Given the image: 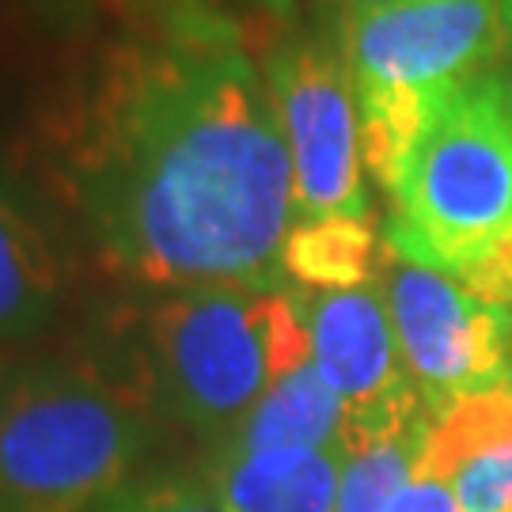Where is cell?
Returning <instances> with one entry per match:
<instances>
[{"instance_id":"cell-1","label":"cell","mask_w":512,"mask_h":512,"mask_svg":"<svg viewBox=\"0 0 512 512\" xmlns=\"http://www.w3.org/2000/svg\"><path fill=\"white\" fill-rule=\"evenodd\" d=\"M69 183L99 255L141 285L281 281L289 145L236 23L202 0H156L107 54Z\"/></svg>"},{"instance_id":"cell-2","label":"cell","mask_w":512,"mask_h":512,"mask_svg":"<svg viewBox=\"0 0 512 512\" xmlns=\"http://www.w3.org/2000/svg\"><path fill=\"white\" fill-rule=\"evenodd\" d=\"M141 403L92 361H35L0 384V512H95L141 475Z\"/></svg>"},{"instance_id":"cell-3","label":"cell","mask_w":512,"mask_h":512,"mask_svg":"<svg viewBox=\"0 0 512 512\" xmlns=\"http://www.w3.org/2000/svg\"><path fill=\"white\" fill-rule=\"evenodd\" d=\"M148 376L171 418L224 440L247 410L311 361L308 296L277 285L171 289L145 323Z\"/></svg>"},{"instance_id":"cell-4","label":"cell","mask_w":512,"mask_h":512,"mask_svg":"<svg viewBox=\"0 0 512 512\" xmlns=\"http://www.w3.org/2000/svg\"><path fill=\"white\" fill-rule=\"evenodd\" d=\"M387 247L456 277L512 228V99L505 69L440 99L391 190Z\"/></svg>"},{"instance_id":"cell-5","label":"cell","mask_w":512,"mask_h":512,"mask_svg":"<svg viewBox=\"0 0 512 512\" xmlns=\"http://www.w3.org/2000/svg\"><path fill=\"white\" fill-rule=\"evenodd\" d=\"M501 0H384L342 12V61L357 95H448L505 69Z\"/></svg>"},{"instance_id":"cell-6","label":"cell","mask_w":512,"mask_h":512,"mask_svg":"<svg viewBox=\"0 0 512 512\" xmlns=\"http://www.w3.org/2000/svg\"><path fill=\"white\" fill-rule=\"evenodd\" d=\"M387 315L414 387L440 414L467 395L512 384V315L467 293L456 277L384 247Z\"/></svg>"},{"instance_id":"cell-7","label":"cell","mask_w":512,"mask_h":512,"mask_svg":"<svg viewBox=\"0 0 512 512\" xmlns=\"http://www.w3.org/2000/svg\"><path fill=\"white\" fill-rule=\"evenodd\" d=\"M266 88L293 160L296 220L372 217L361 103L346 61L319 42L289 38L266 57Z\"/></svg>"},{"instance_id":"cell-8","label":"cell","mask_w":512,"mask_h":512,"mask_svg":"<svg viewBox=\"0 0 512 512\" xmlns=\"http://www.w3.org/2000/svg\"><path fill=\"white\" fill-rule=\"evenodd\" d=\"M311 365L346 406L342 425L403 418L429 410L399 353V338L380 289H342L308 296Z\"/></svg>"},{"instance_id":"cell-9","label":"cell","mask_w":512,"mask_h":512,"mask_svg":"<svg viewBox=\"0 0 512 512\" xmlns=\"http://www.w3.org/2000/svg\"><path fill=\"white\" fill-rule=\"evenodd\" d=\"M202 478L224 512H338L342 444L255 456L213 448Z\"/></svg>"},{"instance_id":"cell-10","label":"cell","mask_w":512,"mask_h":512,"mask_svg":"<svg viewBox=\"0 0 512 512\" xmlns=\"http://www.w3.org/2000/svg\"><path fill=\"white\" fill-rule=\"evenodd\" d=\"M65 266L19 183L0 171V346L27 342L54 323Z\"/></svg>"},{"instance_id":"cell-11","label":"cell","mask_w":512,"mask_h":512,"mask_svg":"<svg viewBox=\"0 0 512 512\" xmlns=\"http://www.w3.org/2000/svg\"><path fill=\"white\" fill-rule=\"evenodd\" d=\"M346 406L334 395V387L323 380V372L311 365L293 368L281 376L262 399H258L247 418L224 440H217L220 452H281V448H330L338 444Z\"/></svg>"},{"instance_id":"cell-12","label":"cell","mask_w":512,"mask_h":512,"mask_svg":"<svg viewBox=\"0 0 512 512\" xmlns=\"http://www.w3.org/2000/svg\"><path fill=\"white\" fill-rule=\"evenodd\" d=\"M376 266H384V251L372 217L296 220L281 251V274L319 293L361 289Z\"/></svg>"},{"instance_id":"cell-13","label":"cell","mask_w":512,"mask_h":512,"mask_svg":"<svg viewBox=\"0 0 512 512\" xmlns=\"http://www.w3.org/2000/svg\"><path fill=\"white\" fill-rule=\"evenodd\" d=\"M505 452H512V384L456 399L433 414L421 444L418 471L448 482L463 463Z\"/></svg>"},{"instance_id":"cell-14","label":"cell","mask_w":512,"mask_h":512,"mask_svg":"<svg viewBox=\"0 0 512 512\" xmlns=\"http://www.w3.org/2000/svg\"><path fill=\"white\" fill-rule=\"evenodd\" d=\"M95 512H224L205 478L183 471H141Z\"/></svg>"},{"instance_id":"cell-15","label":"cell","mask_w":512,"mask_h":512,"mask_svg":"<svg viewBox=\"0 0 512 512\" xmlns=\"http://www.w3.org/2000/svg\"><path fill=\"white\" fill-rule=\"evenodd\" d=\"M456 281L467 293H475L478 300H486V304L512 315V228L497 239L486 255L475 258L467 270H459Z\"/></svg>"},{"instance_id":"cell-16","label":"cell","mask_w":512,"mask_h":512,"mask_svg":"<svg viewBox=\"0 0 512 512\" xmlns=\"http://www.w3.org/2000/svg\"><path fill=\"white\" fill-rule=\"evenodd\" d=\"M391 512H459L456 494L452 486L437 475H425V471H414L410 482L395 494L391 501Z\"/></svg>"},{"instance_id":"cell-17","label":"cell","mask_w":512,"mask_h":512,"mask_svg":"<svg viewBox=\"0 0 512 512\" xmlns=\"http://www.w3.org/2000/svg\"><path fill=\"white\" fill-rule=\"evenodd\" d=\"M342 4V12H357V8H368V4H384V0H334Z\"/></svg>"},{"instance_id":"cell-18","label":"cell","mask_w":512,"mask_h":512,"mask_svg":"<svg viewBox=\"0 0 512 512\" xmlns=\"http://www.w3.org/2000/svg\"><path fill=\"white\" fill-rule=\"evenodd\" d=\"M8 372H12V361H8V346H0V384L8 380Z\"/></svg>"},{"instance_id":"cell-19","label":"cell","mask_w":512,"mask_h":512,"mask_svg":"<svg viewBox=\"0 0 512 512\" xmlns=\"http://www.w3.org/2000/svg\"><path fill=\"white\" fill-rule=\"evenodd\" d=\"M501 16H505V31H509V42H512V0H501Z\"/></svg>"},{"instance_id":"cell-20","label":"cell","mask_w":512,"mask_h":512,"mask_svg":"<svg viewBox=\"0 0 512 512\" xmlns=\"http://www.w3.org/2000/svg\"><path fill=\"white\" fill-rule=\"evenodd\" d=\"M505 84H509V99H512V69H505Z\"/></svg>"},{"instance_id":"cell-21","label":"cell","mask_w":512,"mask_h":512,"mask_svg":"<svg viewBox=\"0 0 512 512\" xmlns=\"http://www.w3.org/2000/svg\"><path fill=\"white\" fill-rule=\"evenodd\" d=\"M509 512H512V509H509Z\"/></svg>"}]
</instances>
